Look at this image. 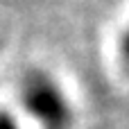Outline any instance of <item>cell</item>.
<instances>
[{"label": "cell", "instance_id": "obj_2", "mask_svg": "<svg viewBox=\"0 0 129 129\" xmlns=\"http://www.w3.org/2000/svg\"><path fill=\"white\" fill-rule=\"evenodd\" d=\"M0 129H16V125H14V120H11V118L0 116Z\"/></svg>", "mask_w": 129, "mask_h": 129}, {"label": "cell", "instance_id": "obj_1", "mask_svg": "<svg viewBox=\"0 0 129 129\" xmlns=\"http://www.w3.org/2000/svg\"><path fill=\"white\" fill-rule=\"evenodd\" d=\"M25 102L29 104L32 113L43 125H48V129H63V125H66V107H63L61 95L57 93L54 86H50L43 79L29 84V88L25 93Z\"/></svg>", "mask_w": 129, "mask_h": 129}, {"label": "cell", "instance_id": "obj_3", "mask_svg": "<svg viewBox=\"0 0 129 129\" xmlns=\"http://www.w3.org/2000/svg\"><path fill=\"white\" fill-rule=\"evenodd\" d=\"M125 54H127V59H129V32H127V36H125Z\"/></svg>", "mask_w": 129, "mask_h": 129}]
</instances>
